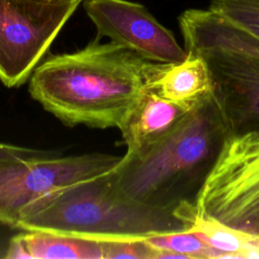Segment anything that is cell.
<instances>
[{
    "mask_svg": "<svg viewBox=\"0 0 259 259\" xmlns=\"http://www.w3.org/2000/svg\"><path fill=\"white\" fill-rule=\"evenodd\" d=\"M160 64L96 37L81 50L40 62L29 77L28 91L67 125L118 128L150 91Z\"/></svg>",
    "mask_w": 259,
    "mask_h": 259,
    "instance_id": "cell-1",
    "label": "cell"
},
{
    "mask_svg": "<svg viewBox=\"0 0 259 259\" xmlns=\"http://www.w3.org/2000/svg\"><path fill=\"white\" fill-rule=\"evenodd\" d=\"M229 135L211 91L162 137L125 153L107 173L108 179L119 194L171 212L188 230L196 214L198 192Z\"/></svg>",
    "mask_w": 259,
    "mask_h": 259,
    "instance_id": "cell-2",
    "label": "cell"
},
{
    "mask_svg": "<svg viewBox=\"0 0 259 259\" xmlns=\"http://www.w3.org/2000/svg\"><path fill=\"white\" fill-rule=\"evenodd\" d=\"M15 229L119 241L186 231L187 226L165 209L119 194L106 173L33 202L23 210Z\"/></svg>",
    "mask_w": 259,
    "mask_h": 259,
    "instance_id": "cell-3",
    "label": "cell"
},
{
    "mask_svg": "<svg viewBox=\"0 0 259 259\" xmlns=\"http://www.w3.org/2000/svg\"><path fill=\"white\" fill-rule=\"evenodd\" d=\"M187 53L201 58L230 135L259 132V37L210 9L179 18Z\"/></svg>",
    "mask_w": 259,
    "mask_h": 259,
    "instance_id": "cell-4",
    "label": "cell"
},
{
    "mask_svg": "<svg viewBox=\"0 0 259 259\" xmlns=\"http://www.w3.org/2000/svg\"><path fill=\"white\" fill-rule=\"evenodd\" d=\"M196 212L246 232L259 219V132L225 139L198 192Z\"/></svg>",
    "mask_w": 259,
    "mask_h": 259,
    "instance_id": "cell-5",
    "label": "cell"
},
{
    "mask_svg": "<svg viewBox=\"0 0 259 259\" xmlns=\"http://www.w3.org/2000/svg\"><path fill=\"white\" fill-rule=\"evenodd\" d=\"M121 157L89 153L0 159V224L15 228L27 206L60 189L110 172Z\"/></svg>",
    "mask_w": 259,
    "mask_h": 259,
    "instance_id": "cell-6",
    "label": "cell"
},
{
    "mask_svg": "<svg viewBox=\"0 0 259 259\" xmlns=\"http://www.w3.org/2000/svg\"><path fill=\"white\" fill-rule=\"evenodd\" d=\"M83 0H0V81L8 88L29 79Z\"/></svg>",
    "mask_w": 259,
    "mask_h": 259,
    "instance_id": "cell-7",
    "label": "cell"
},
{
    "mask_svg": "<svg viewBox=\"0 0 259 259\" xmlns=\"http://www.w3.org/2000/svg\"><path fill=\"white\" fill-rule=\"evenodd\" d=\"M84 9L97 29V37H109L142 58L162 64L184 61L187 52L173 32L142 4L127 0H86Z\"/></svg>",
    "mask_w": 259,
    "mask_h": 259,
    "instance_id": "cell-8",
    "label": "cell"
},
{
    "mask_svg": "<svg viewBox=\"0 0 259 259\" xmlns=\"http://www.w3.org/2000/svg\"><path fill=\"white\" fill-rule=\"evenodd\" d=\"M195 103H176L148 91L118 127L126 153L137 152L162 137Z\"/></svg>",
    "mask_w": 259,
    "mask_h": 259,
    "instance_id": "cell-9",
    "label": "cell"
},
{
    "mask_svg": "<svg viewBox=\"0 0 259 259\" xmlns=\"http://www.w3.org/2000/svg\"><path fill=\"white\" fill-rule=\"evenodd\" d=\"M150 91L176 103L191 104L210 93L212 87L203 60L187 53L180 63L160 64Z\"/></svg>",
    "mask_w": 259,
    "mask_h": 259,
    "instance_id": "cell-10",
    "label": "cell"
},
{
    "mask_svg": "<svg viewBox=\"0 0 259 259\" xmlns=\"http://www.w3.org/2000/svg\"><path fill=\"white\" fill-rule=\"evenodd\" d=\"M188 232L221 254V258H259V237L196 212Z\"/></svg>",
    "mask_w": 259,
    "mask_h": 259,
    "instance_id": "cell-11",
    "label": "cell"
},
{
    "mask_svg": "<svg viewBox=\"0 0 259 259\" xmlns=\"http://www.w3.org/2000/svg\"><path fill=\"white\" fill-rule=\"evenodd\" d=\"M21 238L30 259H103L102 241L50 232H26Z\"/></svg>",
    "mask_w": 259,
    "mask_h": 259,
    "instance_id": "cell-12",
    "label": "cell"
},
{
    "mask_svg": "<svg viewBox=\"0 0 259 259\" xmlns=\"http://www.w3.org/2000/svg\"><path fill=\"white\" fill-rule=\"evenodd\" d=\"M152 248V259L221 258V254L197 235L188 231L170 232L145 239Z\"/></svg>",
    "mask_w": 259,
    "mask_h": 259,
    "instance_id": "cell-13",
    "label": "cell"
},
{
    "mask_svg": "<svg viewBox=\"0 0 259 259\" xmlns=\"http://www.w3.org/2000/svg\"><path fill=\"white\" fill-rule=\"evenodd\" d=\"M208 9L259 37V0H209Z\"/></svg>",
    "mask_w": 259,
    "mask_h": 259,
    "instance_id": "cell-14",
    "label": "cell"
},
{
    "mask_svg": "<svg viewBox=\"0 0 259 259\" xmlns=\"http://www.w3.org/2000/svg\"><path fill=\"white\" fill-rule=\"evenodd\" d=\"M103 259H152V248L145 240L102 241Z\"/></svg>",
    "mask_w": 259,
    "mask_h": 259,
    "instance_id": "cell-15",
    "label": "cell"
},
{
    "mask_svg": "<svg viewBox=\"0 0 259 259\" xmlns=\"http://www.w3.org/2000/svg\"><path fill=\"white\" fill-rule=\"evenodd\" d=\"M55 155L51 151H44L33 148L20 147L15 145H9L0 143V159L7 158H32V157H45Z\"/></svg>",
    "mask_w": 259,
    "mask_h": 259,
    "instance_id": "cell-16",
    "label": "cell"
},
{
    "mask_svg": "<svg viewBox=\"0 0 259 259\" xmlns=\"http://www.w3.org/2000/svg\"><path fill=\"white\" fill-rule=\"evenodd\" d=\"M5 258L9 259H21V258H29V254L25 248L21 235H17L10 240L8 245Z\"/></svg>",
    "mask_w": 259,
    "mask_h": 259,
    "instance_id": "cell-17",
    "label": "cell"
},
{
    "mask_svg": "<svg viewBox=\"0 0 259 259\" xmlns=\"http://www.w3.org/2000/svg\"><path fill=\"white\" fill-rule=\"evenodd\" d=\"M249 233H251V234H254V235H256V236H258L259 237V219L251 226V228L249 229V231H248Z\"/></svg>",
    "mask_w": 259,
    "mask_h": 259,
    "instance_id": "cell-18",
    "label": "cell"
},
{
    "mask_svg": "<svg viewBox=\"0 0 259 259\" xmlns=\"http://www.w3.org/2000/svg\"><path fill=\"white\" fill-rule=\"evenodd\" d=\"M45 1H50V0H45Z\"/></svg>",
    "mask_w": 259,
    "mask_h": 259,
    "instance_id": "cell-19",
    "label": "cell"
}]
</instances>
